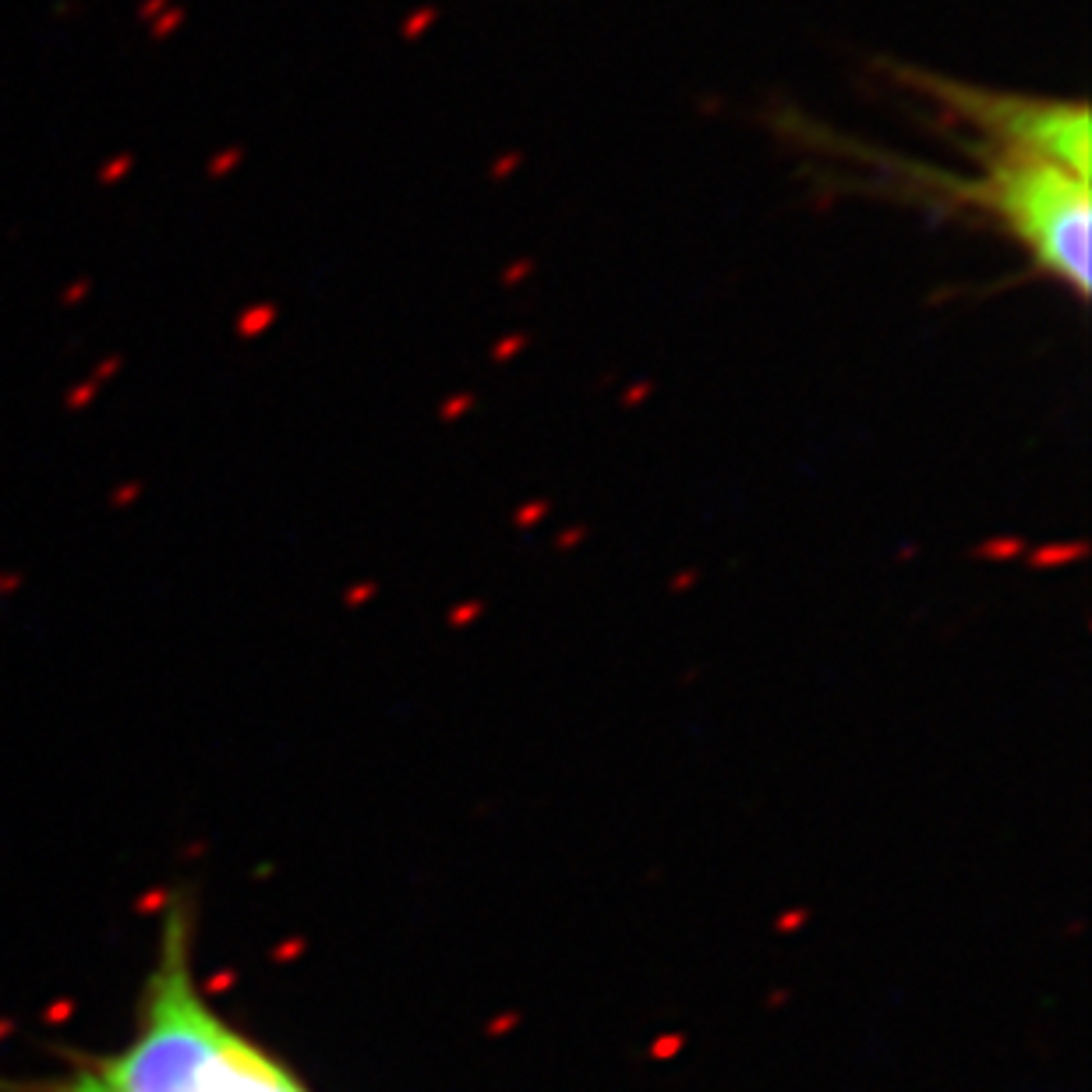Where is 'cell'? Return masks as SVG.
Here are the masks:
<instances>
[{
  "instance_id": "6da1fadb",
  "label": "cell",
  "mask_w": 1092,
  "mask_h": 1092,
  "mask_svg": "<svg viewBox=\"0 0 1092 1092\" xmlns=\"http://www.w3.org/2000/svg\"><path fill=\"white\" fill-rule=\"evenodd\" d=\"M43 1092H307L266 1050L205 1004L184 912L167 915L160 965L124 1050L50 1082Z\"/></svg>"
},
{
  "instance_id": "7a4b0ae2",
  "label": "cell",
  "mask_w": 1092,
  "mask_h": 1092,
  "mask_svg": "<svg viewBox=\"0 0 1092 1092\" xmlns=\"http://www.w3.org/2000/svg\"><path fill=\"white\" fill-rule=\"evenodd\" d=\"M930 194L997 223L1043 276L1078 298L1089 294L1092 202L1085 178L1039 156L983 146L976 178L930 174Z\"/></svg>"
},
{
  "instance_id": "3957f363",
  "label": "cell",
  "mask_w": 1092,
  "mask_h": 1092,
  "mask_svg": "<svg viewBox=\"0 0 1092 1092\" xmlns=\"http://www.w3.org/2000/svg\"><path fill=\"white\" fill-rule=\"evenodd\" d=\"M909 81L937 106H944V114L969 124L987 149L1039 156V160H1050L1089 181L1092 128L1089 106L1082 99L1068 103V99L983 89V85H969V81L930 71H912Z\"/></svg>"
}]
</instances>
